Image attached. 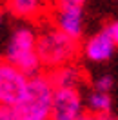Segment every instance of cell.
<instances>
[{"label": "cell", "instance_id": "15", "mask_svg": "<svg viewBox=\"0 0 118 120\" xmlns=\"http://www.w3.org/2000/svg\"><path fill=\"white\" fill-rule=\"evenodd\" d=\"M85 120H118V118L113 116L111 113H107V115H89V113H85Z\"/></svg>", "mask_w": 118, "mask_h": 120}, {"label": "cell", "instance_id": "17", "mask_svg": "<svg viewBox=\"0 0 118 120\" xmlns=\"http://www.w3.org/2000/svg\"><path fill=\"white\" fill-rule=\"evenodd\" d=\"M78 120H85V113H84V115H82V116H80Z\"/></svg>", "mask_w": 118, "mask_h": 120}, {"label": "cell", "instance_id": "4", "mask_svg": "<svg viewBox=\"0 0 118 120\" xmlns=\"http://www.w3.org/2000/svg\"><path fill=\"white\" fill-rule=\"evenodd\" d=\"M29 78L22 75L7 60L0 58V105L15 107L27 89Z\"/></svg>", "mask_w": 118, "mask_h": 120}, {"label": "cell", "instance_id": "16", "mask_svg": "<svg viewBox=\"0 0 118 120\" xmlns=\"http://www.w3.org/2000/svg\"><path fill=\"white\" fill-rule=\"evenodd\" d=\"M2 20H4V15H2V11H0V26H2Z\"/></svg>", "mask_w": 118, "mask_h": 120}, {"label": "cell", "instance_id": "1", "mask_svg": "<svg viewBox=\"0 0 118 120\" xmlns=\"http://www.w3.org/2000/svg\"><path fill=\"white\" fill-rule=\"evenodd\" d=\"M37 56L40 60L42 69L47 73L58 68L73 64V60L78 56L80 44L78 40L66 37L55 27H45L40 35H37Z\"/></svg>", "mask_w": 118, "mask_h": 120}, {"label": "cell", "instance_id": "7", "mask_svg": "<svg viewBox=\"0 0 118 120\" xmlns=\"http://www.w3.org/2000/svg\"><path fill=\"white\" fill-rule=\"evenodd\" d=\"M116 49L114 42L111 40L109 33L105 29L98 31L96 35H93L91 38H87L84 45H82V51H84V56L89 60V62H105L113 56V53Z\"/></svg>", "mask_w": 118, "mask_h": 120}, {"label": "cell", "instance_id": "14", "mask_svg": "<svg viewBox=\"0 0 118 120\" xmlns=\"http://www.w3.org/2000/svg\"><path fill=\"white\" fill-rule=\"evenodd\" d=\"M105 31L109 33V37H111V40L114 42V45H118V20L116 22H111L107 27H105Z\"/></svg>", "mask_w": 118, "mask_h": 120}, {"label": "cell", "instance_id": "9", "mask_svg": "<svg viewBox=\"0 0 118 120\" xmlns=\"http://www.w3.org/2000/svg\"><path fill=\"white\" fill-rule=\"evenodd\" d=\"M6 8L18 18H38L44 13V0H6Z\"/></svg>", "mask_w": 118, "mask_h": 120}, {"label": "cell", "instance_id": "8", "mask_svg": "<svg viewBox=\"0 0 118 120\" xmlns=\"http://www.w3.org/2000/svg\"><path fill=\"white\" fill-rule=\"evenodd\" d=\"M47 76H49L55 89H78L82 86V82H84V78H85L84 71L74 64L49 71Z\"/></svg>", "mask_w": 118, "mask_h": 120}, {"label": "cell", "instance_id": "13", "mask_svg": "<svg viewBox=\"0 0 118 120\" xmlns=\"http://www.w3.org/2000/svg\"><path fill=\"white\" fill-rule=\"evenodd\" d=\"M87 0H56V8H74L84 9V4Z\"/></svg>", "mask_w": 118, "mask_h": 120}, {"label": "cell", "instance_id": "11", "mask_svg": "<svg viewBox=\"0 0 118 120\" xmlns=\"http://www.w3.org/2000/svg\"><path fill=\"white\" fill-rule=\"evenodd\" d=\"M113 86H114V80H113L111 75H102L95 80V91H98V93H107L109 95Z\"/></svg>", "mask_w": 118, "mask_h": 120}, {"label": "cell", "instance_id": "3", "mask_svg": "<svg viewBox=\"0 0 118 120\" xmlns=\"http://www.w3.org/2000/svg\"><path fill=\"white\" fill-rule=\"evenodd\" d=\"M53 87L47 73L29 78L27 89L24 93L22 100L15 105V111L20 120H49L53 102Z\"/></svg>", "mask_w": 118, "mask_h": 120}, {"label": "cell", "instance_id": "10", "mask_svg": "<svg viewBox=\"0 0 118 120\" xmlns=\"http://www.w3.org/2000/svg\"><path fill=\"white\" fill-rule=\"evenodd\" d=\"M87 109H89V115H107V113H111V97L107 93L93 91L87 97Z\"/></svg>", "mask_w": 118, "mask_h": 120}, {"label": "cell", "instance_id": "6", "mask_svg": "<svg viewBox=\"0 0 118 120\" xmlns=\"http://www.w3.org/2000/svg\"><path fill=\"white\" fill-rule=\"evenodd\" d=\"M53 27L73 40H80L84 35V9L74 8H55Z\"/></svg>", "mask_w": 118, "mask_h": 120}, {"label": "cell", "instance_id": "12", "mask_svg": "<svg viewBox=\"0 0 118 120\" xmlns=\"http://www.w3.org/2000/svg\"><path fill=\"white\" fill-rule=\"evenodd\" d=\"M0 120H20L16 115L15 107L9 105H0Z\"/></svg>", "mask_w": 118, "mask_h": 120}, {"label": "cell", "instance_id": "2", "mask_svg": "<svg viewBox=\"0 0 118 120\" xmlns=\"http://www.w3.org/2000/svg\"><path fill=\"white\" fill-rule=\"evenodd\" d=\"M37 33L31 26H18L9 35L6 44L4 60L15 66L22 75L33 78L42 73V66L37 56Z\"/></svg>", "mask_w": 118, "mask_h": 120}, {"label": "cell", "instance_id": "5", "mask_svg": "<svg viewBox=\"0 0 118 120\" xmlns=\"http://www.w3.org/2000/svg\"><path fill=\"white\" fill-rule=\"evenodd\" d=\"M84 115V100L78 89H55L49 120H78Z\"/></svg>", "mask_w": 118, "mask_h": 120}]
</instances>
